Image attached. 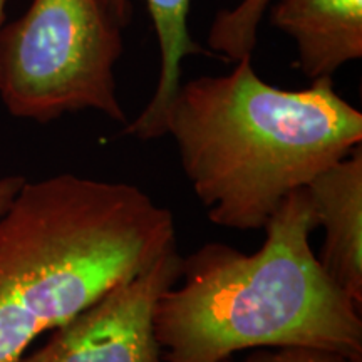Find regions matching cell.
<instances>
[{
	"label": "cell",
	"instance_id": "cell-1",
	"mask_svg": "<svg viewBox=\"0 0 362 362\" xmlns=\"http://www.w3.org/2000/svg\"><path fill=\"white\" fill-rule=\"evenodd\" d=\"M166 134L208 220L257 232L288 194L359 146L362 115L339 96L332 76L280 89L247 56L228 74L181 84Z\"/></svg>",
	"mask_w": 362,
	"mask_h": 362
},
{
	"label": "cell",
	"instance_id": "cell-2",
	"mask_svg": "<svg viewBox=\"0 0 362 362\" xmlns=\"http://www.w3.org/2000/svg\"><path fill=\"white\" fill-rule=\"evenodd\" d=\"M317 228L305 188L282 202L255 253L205 243L155 307L163 362H221L260 347L307 346L362 362V307L312 252Z\"/></svg>",
	"mask_w": 362,
	"mask_h": 362
},
{
	"label": "cell",
	"instance_id": "cell-3",
	"mask_svg": "<svg viewBox=\"0 0 362 362\" xmlns=\"http://www.w3.org/2000/svg\"><path fill=\"white\" fill-rule=\"evenodd\" d=\"M176 247L175 218L141 188L61 173L25 181L0 215V362Z\"/></svg>",
	"mask_w": 362,
	"mask_h": 362
},
{
	"label": "cell",
	"instance_id": "cell-4",
	"mask_svg": "<svg viewBox=\"0 0 362 362\" xmlns=\"http://www.w3.org/2000/svg\"><path fill=\"white\" fill-rule=\"evenodd\" d=\"M121 30L99 0H33L0 33L6 110L37 123L94 110L126 124L115 78L123 54Z\"/></svg>",
	"mask_w": 362,
	"mask_h": 362
},
{
	"label": "cell",
	"instance_id": "cell-5",
	"mask_svg": "<svg viewBox=\"0 0 362 362\" xmlns=\"http://www.w3.org/2000/svg\"><path fill=\"white\" fill-rule=\"evenodd\" d=\"M181 265L173 247L54 329L21 362H163L153 317L161 293L178 282Z\"/></svg>",
	"mask_w": 362,
	"mask_h": 362
},
{
	"label": "cell",
	"instance_id": "cell-6",
	"mask_svg": "<svg viewBox=\"0 0 362 362\" xmlns=\"http://www.w3.org/2000/svg\"><path fill=\"white\" fill-rule=\"evenodd\" d=\"M317 228H324L319 260L325 274L362 307V146L305 187Z\"/></svg>",
	"mask_w": 362,
	"mask_h": 362
},
{
	"label": "cell",
	"instance_id": "cell-7",
	"mask_svg": "<svg viewBox=\"0 0 362 362\" xmlns=\"http://www.w3.org/2000/svg\"><path fill=\"white\" fill-rule=\"evenodd\" d=\"M270 22L293 39L309 79L362 57V0H272Z\"/></svg>",
	"mask_w": 362,
	"mask_h": 362
},
{
	"label": "cell",
	"instance_id": "cell-8",
	"mask_svg": "<svg viewBox=\"0 0 362 362\" xmlns=\"http://www.w3.org/2000/svg\"><path fill=\"white\" fill-rule=\"evenodd\" d=\"M99 4L119 29L128 25L133 13L129 0H99ZM146 4L160 44V79L144 111L134 121L126 123L124 128V134L143 141L163 138L166 134V117L181 86V66L185 59L206 54L188 30L192 0H146Z\"/></svg>",
	"mask_w": 362,
	"mask_h": 362
},
{
	"label": "cell",
	"instance_id": "cell-9",
	"mask_svg": "<svg viewBox=\"0 0 362 362\" xmlns=\"http://www.w3.org/2000/svg\"><path fill=\"white\" fill-rule=\"evenodd\" d=\"M270 4L272 0H240L233 8L216 13L208 33L211 52L230 62L252 56L262 17L269 11Z\"/></svg>",
	"mask_w": 362,
	"mask_h": 362
},
{
	"label": "cell",
	"instance_id": "cell-10",
	"mask_svg": "<svg viewBox=\"0 0 362 362\" xmlns=\"http://www.w3.org/2000/svg\"><path fill=\"white\" fill-rule=\"evenodd\" d=\"M221 362H354L339 352L307 346L260 347L252 349L243 359L226 357Z\"/></svg>",
	"mask_w": 362,
	"mask_h": 362
},
{
	"label": "cell",
	"instance_id": "cell-11",
	"mask_svg": "<svg viewBox=\"0 0 362 362\" xmlns=\"http://www.w3.org/2000/svg\"><path fill=\"white\" fill-rule=\"evenodd\" d=\"M27 181L25 176L22 175H6L0 176V215L11 206L13 198L21 192Z\"/></svg>",
	"mask_w": 362,
	"mask_h": 362
},
{
	"label": "cell",
	"instance_id": "cell-12",
	"mask_svg": "<svg viewBox=\"0 0 362 362\" xmlns=\"http://www.w3.org/2000/svg\"><path fill=\"white\" fill-rule=\"evenodd\" d=\"M8 0H0V33L4 29V19H6V6Z\"/></svg>",
	"mask_w": 362,
	"mask_h": 362
}]
</instances>
